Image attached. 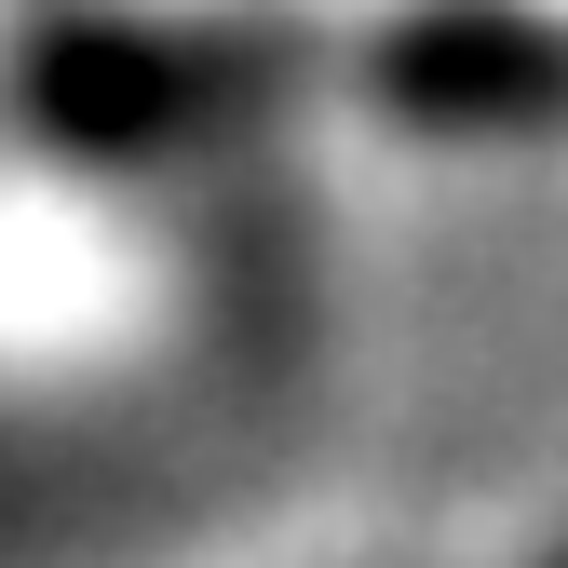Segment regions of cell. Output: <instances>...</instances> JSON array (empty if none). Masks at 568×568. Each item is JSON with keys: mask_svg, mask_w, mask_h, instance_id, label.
<instances>
[{"mask_svg": "<svg viewBox=\"0 0 568 568\" xmlns=\"http://www.w3.org/2000/svg\"><path fill=\"white\" fill-rule=\"evenodd\" d=\"M298 68V28L257 0H82L28 41V109L82 163H150L217 122H257Z\"/></svg>", "mask_w": 568, "mask_h": 568, "instance_id": "1", "label": "cell"}, {"mask_svg": "<svg viewBox=\"0 0 568 568\" xmlns=\"http://www.w3.org/2000/svg\"><path fill=\"white\" fill-rule=\"evenodd\" d=\"M352 82L419 135H541L568 122V0H393Z\"/></svg>", "mask_w": 568, "mask_h": 568, "instance_id": "2", "label": "cell"}]
</instances>
